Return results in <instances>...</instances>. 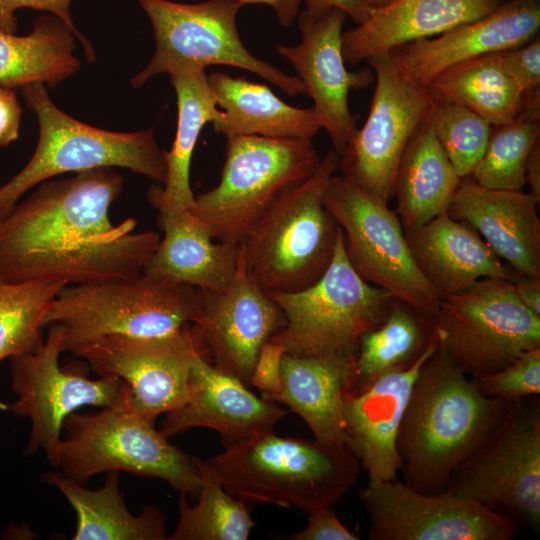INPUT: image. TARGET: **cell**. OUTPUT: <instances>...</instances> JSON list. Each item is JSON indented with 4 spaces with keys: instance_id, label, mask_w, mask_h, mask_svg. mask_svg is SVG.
I'll return each mask as SVG.
<instances>
[{
    "instance_id": "6da1fadb",
    "label": "cell",
    "mask_w": 540,
    "mask_h": 540,
    "mask_svg": "<svg viewBox=\"0 0 540 540\" xmlns=\"http://www.w3.org/2000/svg\"><path fill=\"white\" fill-rule=\"evenodd\" d=\"M123 189L114 168L47 180L0 218V279L65 285L128 278L142 272L160 236L115 225L109 210Z\"/></svg>"
},
{
    "instance_id": "7a4b0ae2",
    "label": "cell",
    "mask_w": 540,
    "mask_h": 540,
    "mask_svg": "<svg viewBox=\"0 0 540 540\" xmlns=\"http://www.w3.org/2000/svg\"><path fill=\"white\" fill-rule=\"evenodd\" d=\"M512 402L482 394L438 348L421 367L399 427L403 482L444 491L453 473L496 433Z\"/></svg>"
},
{
    "instance_id": "3957f363",
    "label": "cell",
    "mask_w": 540,
    "mask_h": 540,
    "mask_svg": "<svg viewBox=\"0 0 540 540\" xmlns=\"http://www.w3.org/2000/svg\"><path fill=\"white\" fill-rule=\"evenodd\" d=\"M204 462L225 490L246 503L307 513L332 507L354 485L361 467L347 445L273 432L227 447Z\"/></svg>"
},
{
    "instance_id": "277c9868",
    "label": "cell",
    "mask_w": 540,
    "mask_h": 540,
    "mask_svg": "<svg viewBox=\"0 0 540 540\" xmlns=\"http://www.w3.org/2000/svg\"><path fill=\"white\" fill-rule=\"evenodd\" d=\"M339 158L330 149L313 174L284 192L239 242L246 273L265 292L304 289L331 263L340 227L323 199Z\"/></svg>"
},
{
    "instance_id": "5b68a950",
    "label": "cell",
    "mask_w": 540,
    "mask_h": 540,
    "mask_svg": "<svg viewBox=\"0 0 540 540\" xmlns=\"http://www.w3.org/2000/svg\"><path fill=\"white\" fill-rule=\"evenodd\" d=\"M63 428L58 467L74 481L85 485L96 474L124 471L164 480L180 494L197 498L200 459L169 443L154 422L138 412L125 382L110 405L98 412H73Z\"/></svg>"
},
{
    "instance_id": "8992f818",
    "label": "cell",
    "mask_w": 540,
    "mask_h": 540,
    "mask_svg": "<svg viewBox=\"0 0 540 540\" xmlns=\"http://www.w3.org/2000/svg\"><path fill=\"white\" fill-rule=\"evenodd\" d=\"M202 310L201 290L142 272L128 278L66 285L56 296L45 326L64 330L65 351L107 335L157 337L195 323Z\"/></svg>"
},
{
    "instance_id": "52a82bcc",
    "label": "cell",
    "mask_w": 540,
    "mask_h": 540,
    "mask_svg": "<svg viewBox=\"0 0 540 540\" xmlns=\"http://www.w3.org/2000/svg\"><path fill=\"white\" fill-rule=\"evenodd\" d=\"M27 107L38 120L39 138L27 164L0 186V218L36 185L68 173L102 167L126 168L162 184L166 174L165 150L153 130L114 132L80 122L60 110L44 83L22 86Z\"/></svg>"
},
{
    "instance_id": "ba28073f",
    "label": "cell",
    "mask_w": 540,
    "mask_h": 540,
    "mask_svg": "<svg viewBox=\"0 0 540 540\" xmlns=\"http://www.w3.org/2000/svg\"><path fill=\"white\" fill-rule=\"evenodd\" d=\"M219 183L188 209L218 242L239 243L288 189L313 174L321 157L311 140L227 137Z\"/></svg>"
},
{
    "instance_id": "9c48e42d",
    "label": "cell",
    "mask_w": 540,
    "mask_h": 540,
    "mask_svg": "<svg viewBox=\"0 0 540 540\" xmlns=\"http://www.w3.org/2000/svg\"><path fill=\"white\" fill-rule=\"evenodd\" d=\"M268 295L285 318L284 327L269 341L298 356L355 357L362 335L384 319L395 299L354 271L341 228L331 263L315 283Z\"/></svg>"
},
{
    "instance_id": "30bf717a",
    "label": "cell",
    "mask_w": 540,
    "mask_h": 540,
    "mask_svg": "<svg viewBox=\"0 0 540 540\" xmlns=\"http://www.w3.org/2000/svg\"><path fill=\"white\" fill-rule=\"evenodd\" d=\"M136 1L150 20L156 48L149 63L131 79L133 88L178 66L205 69L209 65H227L262 77L288 96L306 93L297 76L285 74L246 49L236 24L241 8L237 0L193 4L170 0Z\"/></svg>"
},
{
    "instance_id": "8fae6325",
    "label": "cell",
    "mask_w": 540,
    "mask_h": 540,
    "mask_svg": "<svg viewBox=\"0 0 540 540\" xmlns=\"http://www.w3.org/2000/svg\"><path fill=\"white\" fill-rule=\"evenodd\" d=\"M323 200L343 231L354 271L434 319L442 299L417 267L396 211L344 175L331 178Z\"/></svg>"
},
{
    "instance_id": "7c38bea8",
    "label": "cell",
    "mask_w": 540,
    "mask_h": 540,
    "mask_svg": "<svg viewBox=\"0 0 540 540\" xmlns=\"http://www.w3.org/2000/svg\"><path fill=\"white\" fill-rule=\"evenodd\" d=\"M434 326L438 348L469 377L540 347V315L520 302L509 279L484 278L443 299Z\"/></svg>"
},
{
    "instance_id": "4fadbf2b",
    "label": "cell",
    "mask_w": 540,
    "mask_h": 540,
    "mask_svg": "<svg viewBox=\"0 0 540 540\" xmlns=\"http://www.w3.org/2000/svg\"><path fill=\"white\" fill-rule=\"evenodd\" d=\"M446 490L474 500L538 533L539 399L513 402L496 433L453 473Z\"/></svg>"
},
{
    "instance_id": "5bb4252c",
    "label": "cell",
    "mask_w": 540,
    "mask_h": 540,
    "mask_svg": "<svg viewBox=\"0 0 540 540\" xmlns=\"http://www.w3.org/2000/svg\"><path fill=\"white\" fill-rule=\"evenodd\" d=\"M48 326L47 336L36 351L10 358L11 389L16 399L9 404L0 402V409L29 418L31 432L25 455L42 449L50 464L58 467L66 418L85 405H110L122 380L115 376L93 380L76 369L61 367L64 330L55 323Z\"/></svg>"
},
{
    "instance_id": "9a60e30c",
    "label": "cell",
    "mask_w": 540,
    "mask_h": 540,
    "mask_svg": "<svg viewBox=\"0 0 540 540\" xmlns=\"http://www.w3.org/2000/svg\"><path fill=\"white\" fill-rule=\"evenodd\" d=\"M366 62L375 75L369 114L340 154L339 169L359 187L389 203L403 152L434 102L424 88L400 75L389 54Z\"/></svg>"
},
{
    "instance_id": "2e32d148",
    "label": "cell",
    "mask_w": 540,
    "mask_h": 540,
    "mask_svg": "<svg viewBox=\"0 0 540 540\" xmlns=\"http://www.w3.org/2000/svg\"><path fill=\"white\" fill-rule=\"evenodd\" d=\"M370 540H511L520 526L449 490L423 493L402 480H368L358 490Z\"/></svg>"
},
{
    "instance_id": "e0dca14e",
    "label": "cell",
    "mask_w": 540,
    "mask_h": 540,
    "mask_svg": "<svg viewBox=\"0 0 540 540\" xmlns=\"http://www.w3.org/2000/svg\"><path fill=\"white\" fill-rule=\"evenodd\" d=\"M100 376H115L131 391L138 412L156 418L182 407L189 397L191 366L196 356L207 361L193 324L157 337L107 335L74 353Z\"/></svg>"
},
{
    "instance_id": "ac0fdd59",
    "label": "cell",
    "mask_w": 540,
    "mask_h": 540,
    "mask_svg": "<svg viewBox=\"0 0 540 540\" xmlns=\"http://www.w3.org/2000/svg\"><path fill=\"white\" fill-rule=\"evenodd\" d=\"M301 41L295 46L278 44L277 52L298 73L306 93L323 121L334 149L340 155L357 130L356 118L348 106L350 90L363 89L375 81L366 68L348 71L342 53V33L346 14L331 8L319 13L298 14Z\"/></svg>"
},
{
    "instance_id": "d6986e66",
    "label": "cell",
    "mask_w": 540,
    "mask_h": 540,
    "mask_svg": "<svg viewBox=\"0 0 540 540\" xmlns=\"http://www.w3.org/2000/svg\"><path fill=\"white\" fill-rule=\"evenodd\" d=\"M201 293L202 310L193 326L209 362L249 386L262 345L285 325L282 311L248 276L239 254L228 287Z\"/></svg>"
},
{
    "instance_id": "ffe728a7",
    "label": "cell",
    "mask_w": 540,
    "mask_h": 540,
    "mask_svg": "<svg viewBox=\"0 0 540 540\" xmlns=\"http://www.w3.org/2000/svg\"><path fill=\"white\" fill-rule=\"evenodd\" d=\"M540 29V0H509L492 13L430 38L393 49L400 75L424 88L438 74L462 61L524 45Z\"/></svg>"
},
{
    "instance_id": "44dd1931",
    "label": "cell",
    "mask_w": 540,
    "mask_h": 540,
    "mask_svg": "<svg viewBox=\"0 0 540 540\" xmlns=\"http://www.w3.org/2000/svg\"><path fill=\"white\" fill-rule=\"evenodd\" d=\"M288 410L253 394L239 379L195 357L185 404L166 413L159 431L166 437L195 427L218 432L225 448L273 432Z\"/></svg>"
},
{
    "instance_id": "7402d4cb",
    "label": "cell",
    "mask_w": 540,
    "mask_h": 540,
    "mask_svg": "<svg viewBox=\"0 0 540 540\" xmlns=\"http://www.w3.org/2000/svg\"><path fill=\"white\" fill-rule=\"evenodd\" d=\"M437 349L435 338L409 368L387 373L357 394L344 391L347 446L368 480L397 478L402 466L396 448L401 420L421 367Z\"/></svg>"
},
{
    "instance_id": "603a6c76",
    "label": "cell",
    "mask_w": 540,
    "mask_h": 540,
    "mask_svg": "<svg viewBox=\"0 0 540 540\" xmlns=\"http://www.w3.org/2000/svg\"><path fill=\"white\" fill-rule=\"evenodd\" d=\"M539 203L523 190L462 178L446 212L475 230L519 276L540 278Z\"/></svg>"
},
{
    "instance_id": "cb8c5ba5",
    "label": "cell",
    "mask_w": 540,
    "mask_h": 540,
    "mask_svg": "<svg viewBox=\"0 0 540 540\" xmlns=\"http://www.w3.org/2000/svg\"><path fill=\"white\" fill-rule=\"evenodd\" d=\"M509 0H392L365 22L342 33L346 63L389 54L421 38L438 36L480 19Z\"/></svg>"
},
{
    "instance_id": "d4e9b609",
    "label": "cell",
    "mask_w": 540,
    "mask_h": 540,
    "mask_svg": "<svg viewBox=\"0 0 540 540\" xmlns=\"http://www.w3.org/2000/svg\"><path fill=\"white\" fill-rule=\"evenodd\" d=\"M404 233L417 267L442 300L484 278L515 276L475 230L447 212Z\"/></svg>"
},
{
    "instance_id": "484cf974",
    "label": "cell",
    "mask_w": 540,
    "mask_h": 540,
    "mask_svg": "<svg viewBox=\"0 0 540 540\" xmlns=\"http://www.w3.org/2000/svg\"><path fill=\"white\" fill-rule=\"evenodd\" d=\"M164 233L142 273L202 291L228 287L238 264L239 243H213L206 227L188 209H156Z\"/></svg>"
},
{
    "instance_id": "4316f807",
    "label": "cell",
    "mask_w": 540,
    "mask_h": 540,
    "mask_svg": "<svg viewBox=\"0 0 540 540\" xmlns=\"http://www.w3.org/2000/svg\"><path fill=\"white\" fill-rule=\"evenodd\" d=\"M354 358L287 353L282 357V387L274 402L299 415L323 444L347 445L343 397Z\"/></svg>"
},
{
    "instance_id": "83f0119b",
    "label": "cell",
    "mask_w": 540,
    "mask_h": 540,
    "mask_svg": "<svg viewBox=\"0 0 540 540\" xmlns=\"http://www.w3.org/2000/svg\"><path fill=\"white\" fill-rule=\"evenodd\" d=\"M207 81L221 108L211 124L215 132L226 138L257 135L312 140L323 129V121L314 107L291 106L266 85L226 72L210 73Z\"/></svg>"
},
{
    "instance_id": "f1b7e54d",
    "label": "cell",
    "mask_w": 540,
    "mask_h": 540,
    "mask_svg": "<svg viewBox=\"0 0 540 540\" xmlns=\"http://www.w3.org/2000/svg\"><path fill=\"white\" fill-rule=\"evenodd\" d=\"M167 74L177 96V128L170 150L164 152V182L152 185L147 198L155 209H189L195 198L190 185L193 151L202 128L216 119L221 110L205 69L178 66Z\"/></svg>"
},
{
    "instance_id": "f546056e",
    "label": "cell",
    "mask_w": 540,
    "mask_h": 540,
    "mask_svg": "<svg viewBox=\"0 0 540 540\" xmlns=\"http://www.w3.org/2000/svg\"><path fill=\"white\" fill-rule=\"evenodd\" d=\"M461 179L439 144L428 114L410 138L396 172L393 198L404 230L446 212Z\"/></svg>"
},
{
    "instance_id": "4dcf8cb0",
    "label": "cell",
    "mask_w": 540,
    "mask_h": 540,
    "mask_svg": "<svg viewBox=\"0 0 540 540\" xmlns=\"http://www.w3.org/2000/svg\"><path fill=\"white\" fill-rule=\"evenodd\" d=\"M42 481L57 488L76 512L72 540H167L164 513L156 505L139 515L127 508L119 489V472H107L103 486L89 490L62 472H47Z\"/></svg>"
},
{
    "instance_id": "1f68e13d",
    "label": "cell",
    "mask_w": 540,
    "mask_h": 540,
    "mask_svg": "<svg viewBox=\"0 0 540 540\" xmlns=\"http://www.w3.org/2000/svg\"><path fill=\"white\" fill-rule=\"evenodd\" d=\"M435 338L434 319L395 298L384 319L360 338L345 391L357 394L379 377L409 368Z\"/></svg>"
},
{
    "instance_id": "d6a6232c",
    "label": "cell",
    "mask_w": 540,
    "mask_h": 540,
    "mask_svg": "<svg viewBox=\"0 0 540 540\" xmlns=\"http://www.w3.org/2000/svg\"><path fill=\"white\" fill-rule=\"evenodd\" d=\"M75 38L54 15L40 16L25 36L0 32V86H56L74 75L81 66L74 55Z\"/></svg>"
},
{
    "instance_id": "836d02e7",
    "label": "cell",
    "mask_w": 540,
    "mask_h": 540,
    "mask_svg": "<svg viewBox=\"0 0 540 540\" xmlns=\"http://www.w3.org/2000/svg\"><path fill=\"white\" fill-rule=\"evenodd\" d=\"M424 89L433 102L462 105L491 125L510 122L522 110V93L501 69L496 52L449 67Z\"/></svg>"
},
{
    "instance_id": "e575fe53",
    "label": "cell",
    "mask_w": 540,
    "mask_h": 540,
    "mask_svg": "<svg viewBox=\"0 0 540 540\" xmlns=\"http://www.w3.org/2000/svg\"><path fill=\"white\" fill-rule=\"evenodd\" d=\"M202 485L197 502L180 494L179 520L167 540H247L255 526L248 503L225 490L199 460Z\"/></svg>"
},
{
    "instance_id": "d590c367",
    "label": "cell",
    "mask_w": 540,
    "mask_h": 540,
    "mask_svg": "<svg viewBox=\"0 0 540 540\" xmlns=\"http://www.w3.org/2000/svg\"><path fill=\"white\" fill-rule=\"evenodd\" d=\"M64 286L58 281L9 283L0 279V362L42 345L46 315Z\"/></svg>"
},
{
    "instance_id": "8d00e7d4",
    "label": "cell",
    "mask_w": 540,
    "mask_h": 540,
    "mask_svg": "<svg viewBox=\"0 0 540 540\" xmlns=\"http://www.w3.org/2000/svg\"><path fill=\"white\" fill-rule=\"evenodd\" d=\"M539 137L540 120L522 113L492 125L484 154L466 178L491 189L523 190L526 162Z\"/></svg>"
},
{
    "instance_id": "74e56055",
    "label": "cell",
    "mask_w": 540,
    "mask_h": 540,
    "mask_svg": "<svg viewBox=\"0 0 540 540\" xmlns=\"http://www.w3.org/2000/svg\"><path fill=\"white\" fill-rule=\"evenodd\" d=\"M429 119L457 175L468 177L484 154L491 123L462 105L445 102H434Z\"/></svg>"
},
{
    "instance_id": "f35d334b",
    "label": "cell",
    "mask_w": 540,
    "mask_h": 540,
    "mask_svg": "<svg viewBox=\"0 0 540 540\" xmlns=\"http://www.w3.org/2000/svg\"><path fill=\"white\" fill-rule=\"evenodd\" d=\"M478 390L488 397L510 402L540 394V347L523 352L506 367L470 377Z\"/></svg>"
},
{
    "instance_id": "ab89813d",
    "label": "cell",
    "mask_w": 540,
    "mask_h": 540,
    "mask_svg": "<svg viewBox=\"0 0 540 540\" xmlns=\"http://www.w3.org/2000/svg\"><path fill=\"white\" fill-rule=\"evenodd\" d=\"M72 0H0V32L14 34L17 31L18 19L15 12L21 8L47 11L60 19L74 34L84 48L89 62L96 59V53L90 41L77 29L71 13Z\"/></svg>"
},
{
    "instance_id": "60d3db41",
    "label": "cell",
    "mask_w": 540,
    "mask_h": 540,
    "mask_svg": "<svg viewBox=\"0 0 540 540\" xmlns=\"http://www.w3.org/2000/svg\"><path fill=\"white\" fill-rule=\"evenodd\" d=\"M501 69L521 93L540 88V37L515 48L496 51Z\"/></svg>"
},
{
    "instance_id": "b9f144b4",
    "label": "cell",
    "mask_w": 540,
    "mask_h": 540,
    "mask_svg": "<svg viewBox=\"0 0 540 540\" xmlns=\"http://www.w3.org/2000/svg\"><path fill=\"white\" fill-rule=\"evenodd\" d=\"M284 348L271 341L265 342L258 354L250 384L261 391V397L274 402L282 387L281 360Z\"/></svg>"
},
{
    "instance_id": "7bdbcfd3",
    "label": "cell",
    "mask_w": 540,
    "mask_h": 540,
    "mask_svg": "<svg viewBox=\"0 0 540 540\" xmlns=\"http://www.w3.org/2000/svg\"><path fill=\"white\" fill-rule=\"evenodd\" d=\"M289 538L292 540H359L355 533L340 522L331 507L309 513L308 524Z\"/></svg>"
},
{
    "instance_id": "ee69618b",
    "label": "cell",
    "mask_w": 540,
    "mask_h": 540,
    "mask_svg": "<svg viewBox=\"0 0 540 540\" xmlns=\"http://www.w3.org/2000/svg\"><path fill=\"white\" fill-rule=\"evenodd\" d=\"M21 115L15 89L0 86V148L18 139Z\"/></svg>"
},
{
    "instance_id": "f6af8a7d",
    "label": "cell",
    "mask_w": 540,
    "mask_h": 540,
    "mask_svg": "<svg viewBox=\"0 0 540 540\" xmlns=\"http://www.w3.org/2000/svg\"><path fill=\"white\" fill-rule=\"evenodd\" d=\"M309 13H319L331 8L341 10L357 25L367 21L379 8L376 0H302Z\"/></svg>"
},
{
    "instance_id": "bcb514c9",
    "label": "cell",
    "mask_w": 540,
    "mask_h": 540,
    "mask_svg": "<svg viewBox=\"0 0 540 540\" xmlns=\"http://www.w3.org/2000/svg\"><path fill=\"white\" fill-rule=\"evenodd\" d=\"M512 282L520 302L540 315V278L519 276L515 273Z\"/></svg>"
},
{
    "instance_id": "7dc6e473",
    "label": "cell",
    "mask_w": 540,
    "mask_h": 540,
    "mask_svg": "<svg viewBox=\"0 0 540 540\" xmlns=\"http://www.w3.org/2000/svg\"><path fill=\"white\" fill-rule=\"evenodd\" d=\"M240 6L249 4H265L274 10L279 23L289 27L299 14L302 0H237Z\"/></svg>"
},
{
    "instance_id": "c3c4849f",
    "label": "cell",
    "mask_w": 540,
    "mask_h": 540,
    "mask_svg": "<svg viewBox=\"0 0 540 540\" xmlns=\"http://www.w3.org/2000/svg\"><path fill=\"white\" fill-rule=\"evenodd\" d=\"M525 184L529 194L540 203V140L533 146L525 166Z\"/></svg>"
},
{
    "instance_id": "681fc988",
    "label": "cell",
    "mask_w": 540,
    "mask_h": 540,
    "mask_svg": "<svg viewBox=\"0 0 540 540\" xmlns=\"http://www.w3.org/2000/svg\"><path fill=\"white\" fill-rule=\"evenodd\" d=\"M379 7L389 4L392 0H376Z\"/></svg>"
}]
</instances>
